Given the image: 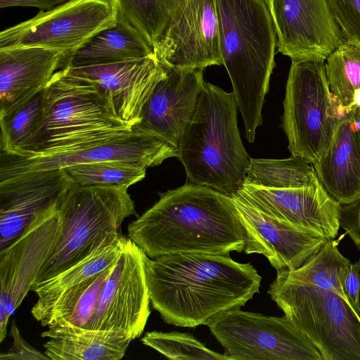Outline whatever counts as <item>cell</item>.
Here are the masks:
<instances>
[{
  "instance_id": "obj_23",
  "label": "cell",
  "mask_w": 360,
  "mask_h": 360,
  "mask_svg": "<svg viewBox=\"0 0 360 360\" xmlns=\"http://www.w3.org/2000/svg\"><path fill=\"white\" fill-rule=\"evenodd\" d=\"M50 360H120L132 341L112 330H89L71 326H52L41 333Z\"/></svg>"
},
{
  "instance_id": "obj_5",
  "label": "cell",
  "mask_w": 360,
  "mask_h": 360,
  "mask_svg": "<svg viewBox=\"0 0 360 360\" xmlns=\"http://www.w3.org/2000/svg\"><path fill=\"white\" fill-rule=\"evenodd\" d=\"M43 123L32 151L53 155L80 150L124 135L132 127L117 116L91 82L57 71L43 90Z\"/></svg>"
},
{
  "instance_id": "obj_15",
  "label": "cell",
  "mask_w": 360,
  "mask_h": 360,
  "mask_svg": "<svg viewBox=\"0 0 360 360\" xmlns=\"http://www.w3.org/2000/svg\"><path fill=\"white\" fill-rule=\"evenodd\" d=\"M153 52L160 64L176 69L221 65L215 0H185Z\"/></svg>"
},
{
  "instance_id": "obj_22",
  "label": "cell",
  "mask_w": 360,
  "mask_h": 360,
  "mask_svg": "<svg viewBox=\"0 0 360 360\" xmlns=\"http://www.w3.org/2000/svg\"><path fill=\"white\" fill-rule=\"evenodd\" d=\"M312 165L324 188L340 204L360 199V108L344 115L328 148Z\"/></svg>"
},
{
  "instance_id": "obj_20",
  "label": "cell",
  "mask_w": 360,
  "mask_h": 360,
  "mask_svg": "<svg viewBox=\"0 0 360 360\" xmlns=\"http://www.w3.org/2000/svg\"><path fill=\"white\" fill-rule=\"evenodd\" d=\"M231 198L246 230L243 252L263 255L276 271L300 267L330 239L271 217L238 195Z\"/></svg>"
},
{
  "instance_id": "obj_33",
  "label": "cell",
  "mask_w": 360,
  "mask_h": 360,
  "mask_svg": "<svg viewBox=\"0 0 360 360\" xmlns=\"http://www.w3.org/2000/svg\"><path fill=\"white\" fill-rule=\"evenodd\" d=\"M344 41L360 47V0H328Z\"/></svg>"
},
{
  "instance_id": "obj_8",
  "label": "cell",
  "mask_w": 360,
  "mask_h": 360,
  "mask_svg": "<svg viewBox=\"0 0 360 360\" xmlns=\"http://www.w3.org/2000/svg\"><path fill=\"white\" fill-rule=\"evenodd\" d=\"M282 127L292 155L311 165L328 148L344 116L331 93L325 61L292 60Z\"/></svg>"
},
{
  "instance_id": "obj_24",
  "label": "cell",
  "mask_w": 360,
  "mask_h": 360,
  "mask_svg": "<svg viewBox=\"0 0 360 360\" xmlns=\"http://www.w3.org/2000/svg\"><path fill=\"white\" fill-rule=\"evenodd\" d=\"M153 56V49L143 36L119 14L115 25L101 31L69 56L65 66L97 65Z\"/></svg>"
},
{
  "instance_id": "obj_26",
  "label": "cell",
  "mask_w": 360,
  "mask_h": 360,
  "mask_svg": "<svg viewBox=\"0 0 360 360\" xmlns=\"http://www.w3.org/2000/svg\"><path fill=\"white\" fill-rule=\"evenodd\" d=\"M340 240L328 239L300 267L278 270L277 273L286 278L333 292L346 300L342 281L350 261L340 253Z\"/></svg>"
},
{
  "instance_id": "obj_35",
  "label": "cell",
  "mask_w": 360,
  "mask_h": 360,
  "mask_svg": "<svg viewBox=\"0 0 360 360\" xmlns=\"http://www.w3.org/2000/svg\"><path fill=\"white\" fill-rule=\"evenodd\" d=\"M340 224L354 245L360 249V199L342 205Z\"/></svg>"
},
{
  "instance_id": "obj_13",
  "label": "cell",
  "mask_w": 360,
  "mask_h": 360,
  "mask_svg": "<svg viewBox=\"0 0 360 360\" xmlns=\"http://www.w3.org/2000/svg\"><path fill=\"white\" fill-rule=\"evenodd\" d=\"M177 155V149L165 141L132 129L98 144L53 155L18 156L0 153V180L27 172L98 162H123L148 168Z\"/></svg>"
},
{
  "instance_id": "obj_2",
  "label": "cell",
  "mask_w": 360,
  "mask_h": 360,
  "mask_svg": "<svg viewBox=\"0 0 360 360\" xmlns=\"http://www.w3.org/2000/svg\"><path fill=\"white\" fill-rule=\"evenodd\" d=\"M128 238L148 257L174 254L229 255L244 251L247 234L231 198L193 183L160 193L128 227Z\"/></svg>"
},
{
  "instance_id": "obj_9",
  "label": "cell",
  "mask_w": 360,
  "mask_h": 360,
  "mask_svg": "<svg viewBox=\"0 0 360 360\" xmlns=\"http://www.w3.org/2000/svg\"><path fill=\"white\" fill-rule=\"evenodd\" d=\"M228 360H323L318 349L287 319L226 311L205 324Z\"/></svg>"
},
{
  "instance_id": "obj_12",
  "label": "cell",
  "mask_w": 360,
  "mask_h": 360,
  "mask_svg": "<svg viewBox=\"0 0 360 360\" xmlns=\"http://www.w3.org/2000/svg\"><path fill=\"white\" fill-rule=\"evenodd\" d=\"M280 53L292 60L325 61L345 41L328 0H264Z\"/></svg>"
},
{
  "instance_id": "obj_25",
  "label": "cell",
  "mask_w": 360,
  "mask_h": 360,
  "mask_svg": "<svg viewBox=\"0 0 360 360\" xmlns=\"http://www.w3.org/2000/svg\"><path fill=\"white\" fill-rule=\"evenodd\" d=\"M127 238L122 235L110 240L86 257L56 276L32 285L38 300L31 309L33 315L38 313L70 287L110 267L118 259Z\"/></svg>"
},
{
  "instance_id": "obj_21",
  "label": "cell",
  "mask_w": 360,
  "mask_h": 360,
  "mask_svg": "<svg viewBox=\"0 0 360 360\" xmlns=\"http://www.w3.org/2000/svg\"><path fill=\"white\" fill-rule=\"evenodd\" d=\"M63 52L39 46L0 49V115L43 91L66 65Z\"/></svg>"
},
{
  "instance_id": "obj_27",
  "label": "cell",
  "mask_w": 360,
  "mask_h": 360,
  "mask_svg": "<svg viewBox=\"0 0 360 360\" xmlns=\"http://www.w3.org/2000/svg\"><path fill=\"white\" fill-rule=\"evenodd\" d=\"M42 98L43 91L0 115L1 153L24 156L32 151L43 123Z\"/></svg>"
},
{
  "instance_id": "obj_37",
  "label": "cell",
  "mask_w": 360,
  "mask_h": 360,
  "mask_svg": "<svg viewBox=\"0 0 360 360\" xmlns=\"http://www.w3.org/2000/svg\"><path fill=\"white\" fill-rule=\"evenodd\" d=\"M70 0H0V8L14 6L36 7L40 11H48Z\"/></svg>"
},
{
  "instance_id": "obj_29",
  "label": "cell",
  "mask_w": 360,
  "mask_h": 360,
  "mask_svg": "<svg viewBox=\"0 0 360 360\" xmlns=\"http://www.w3.org/2000/svg\"><path fill=\"white\" fill-rule=\"evenodd\" d=\"M319 181L311 163L292 155L280 160L251 158L245 184L267 188H292Z\"/></svg>"
},
{
  "instance_id": "obj_11",
  "label": "cell",
  "mask_w": 360,
  "mask_h": 360,
  "mask_svg": "<svg viewBox=\"0 0 360 360\" xmlns=\"http://www.w3.org/2000/svg\"><path fill=\"white\" fill-rule=\"evenodd\" d=\"M143 255L127 238L103 284L90 330L119 332L131 340L141 335L150 314Z\"/></svg>"
},
{
  "instance_id": "obj_31",
  "label": "cell",
  "mask_w": 360,
  "mask_h": 360,
  "mask_svg": "<svg viewBox=\"0 0 360 360\" xmlns=\"http://www.w3.org/2000/svg\"><path fill=\"white\" fill-rule=\"evenodd\" d=\"M63 169L74 186L129 188L146 176L147 167L113 162L82 164Z\"/></svg>"
},
{
  "instance_id": "obj_1",
  "label": "cell",
  "mask_w": 360,
  "mask_h": 360,
  "mask_svg": "<svg viewBox=\"0 0 360 360\" xmlns=\"http://www.w3.org/2000/svg\"><path fill=\"white\" fill-rule=\"evenodd\" d=\"M143 262L150 303L162 320L178 327L205 325L245 305L259 292L262 276L250 263L229 255L174 254Z\"/></svg>"
},
{
  "instance_id": "obj_19",
  "label": "cell",
  "mask_w": 360,
  "mask_h": 360,
  "mask_svg": "<svg viewBox=\"0 0 360 360\" xmlns=\"http://www.w3.org/2000/svg\"><path fill=\"white\" fill-rule=\"evenodd\" d=\"M65 69L68 74L93 83L117 116L132 128L139 122L143 107L156 84L165 75V67L155 56Z\"/></svg>"
},
{
  "instance_id": "obj_32",
  "label": "cell",
  "mask_w": 360,
  "mask_h": 360,
  "mask_svg": "<svg viewBox=\"0 0 360 360\" xmlns=\"http://www.w3.org/2000/svg\"><path fill=\"white\" fill-rule=\"evenodd\" d=\"M141 342L172 360H228L224 354L208 349L187 333L151 331Z\"/></svg>"
},
{
  "instance_id": "obj_17",
  "label": "cell",
  "mask_w": 360,
  "mask_h": 360,
  "mask_svg": "<svg viewBox=\"0 0 360 360\" xmlns=\"http://www.w3.org/2000/svg\"><path fill=\"white\" fill-rule=\"evenodd\" d=\"M236 195L271 217L327 238H335L340 227L342 205L321 181L292 188H267L244 184Z\"/></svg>"
},
{
  "instance_id": "obj_36",
  "label": "cell",
  "mask_w": 360,
  "mask_h": 360,
  "mask_svg": "<svg viewBox=\"0 0 360 360\" xmlns=\"http://www.w3.org/2000/svg\"><path fill=\"white\" fill-rule=\"evenodd\" d=\"M342 288L347 301L357 314L359 311L358 298L360 289V277L357 262H350L348 265L343 278Z\"/></svg>"
},
{
  "instance_id": "obj_4",
  "label": "cell",
  "mask_w": 360,
  "mask_h": 360,
  "mask_svg": "<svg viewBox=\"0 0 360 360\" xmlns=\"http://www.w3.org/2000/svg\"><path fill=\"white\" fill-rule=\"evenodd\" d=\"M237 107L233 92L205 82L177 155L190 183L229 197L243 188L251 160L238 129Z\"/></svg>"
},
{
  "instance_id": "obj_7",
  "label": "cell",
  "mask_w": 360,
  "mask_h": 360,
  "mask_svg": "<svg viewBox=\"0 0 360 360\" xmlns=\"http://www.w3.org/2000/svg\"><path fill=\"white\" fill-rule=\"evenodd\" d=\"M267 292L323 360H360V318L345 298L278 273Z\"/></svg>"
},
{
  "instance_id": "obj_16",
  "label": "cell",
  "mask_w": 360,
  "mask_h": 360,
  "mask_svg": "<svg viewBox=\"0 0 360 360\" xmlns=\"http://www.w3.org/2000/svg\"><path fill=\"white\" fill-rule=\"evenodd\" d=\"M72 186L63 168L27 172L0 180V250L39 215L60 205Z\"/></svg>"
},
{
  "instance_id": "obj_14",
  "label": "cell",
  "mask_w": 360,
  "mask_h": 360,
  "mask_svg": "<svg viewBox=\"0 0 360 360\" xmlns=\"http://www.w3.org/2000/svg\"><path fill=\"white\" fill-rule=\"evenodd\" d=\"M58 207L39 215L0 250V342L6 338L10 316L31 290L52 250L58 233Z\"/></svg>"
},
{
  "instance_id": "obj_10",
  "label": "cell",
  "mask_w": 360,
  "mask_h": 360,
  "mask_svg": "<svg viewBox=\"0 0 360 360\" xmlns=\"http://www.w3.org/2000/svg\"><path fill=\"white\" fill-rule=\"evenodd\" d=\"M114 0H70L0 32V49L39 46L68 56L101 31L115 25Z\"/></svg>"
},
{
  "instance_id": "obj_3",
  "label": "cell",
  "mask_w": 360,
  "mask_h": 360,
  "mask_svg": "<svg viewBox=\"0 0 360 360\" xmlns=\"http://www.w3.org/2000/svg\"><path fill=\"white\" fill-rule=\"evenodd\" d=\"M222 65L230 77L250 143L275 66V27L264 0H215Z\"/></svg>"
},
{
  "instance_id": "obj_18",
  "label": "cell",
  "mask_w": 360,
  "mask_h": 360,
  "mask_svg": "<svg viewBox=\"0 0 360 360\" xmlns=\"http://www.w3.org/2000/svg\"><path fill=\"white\" fill-rule=\"evenodd\" d=\"M164 67L165 75L156 84L132 129L157 136L178 150L205 82L202 69Z\"/></svg>"
},
{
  "instance_id": "obj_6",
  "label": "cell",
  "mask_w": 360,
  "mask_h": 360,
  "mask_svg": "<svg viewBox=\"0 0 360 360\" xmlns=\"http://www.w3.org/2000/svg\"><path fill=\"white\" fill-rule=\"evenodd\" d=\"M127 189L78 186L70 188L58 209L55 243L32 285L56 276L121 236L124 220L136 215Z\"/></svg>"
},
{
  "instance_id": "obj_38",
  "label": "cell",
  "mask_w": 360,
  "mask_h": 360,
  "mask_svg": "<svg viewBox=\"0 0 360 360\" xmlns=\"http://www.w3.org/2000/svg\"><path fill=\"white\" fill-rule=\"evenodd\" d=\"M356 262H357V265H358L359 274V277H360V257ZM358 307H359V311H358L357 314H358L359 317L360 318V289H359V298H358Z\"/></svg>"
},
{
  "instance_id": "obj_30",
  "label": "cell",
  "mask_w": 360,
  "mask_h": 360,
  "mask_svg": "<svg viewBox=\"0 0 360 360\" xmlns=\"http://www.w3.org/2000/svg\"><path fill=\"white\" fill-rule=\"evenodd\" d=\"M119 14L143 36L153 49L185 0H114Z\"/></svg>"
},
{
  "instance_id": "obj_28",
  "label": "cell",
  "mask_w": 360,
  "mask_h": 360,
  "mask_svg": "<svg viewBox=\"0 0 360 360\" xmlns=\"http://www.w3.org/2000/svg\"><path fill=\"white\" fill-rule=\"evenodd\" d=\"M325 69L341 112L360 108V47L344 41L326 58Z\"/></svg>"
},
{
  "instance_id": "obj_34",
  "label": "cell",
  "mask_w": 360,
  "mask_h": 360,
  "mask_svg": "<svg viewBox=\"0 0 360 360\" xmlns=\"http://www.w3.org/2000/svg\"><path fill=\"white\" fill-rule=\"evenodd\" d=\"M10 335L13 339V345L8 352L0 354L1 360H50L24 340L15 320L11 323Z\"/></svg>"
}]
</instances>
